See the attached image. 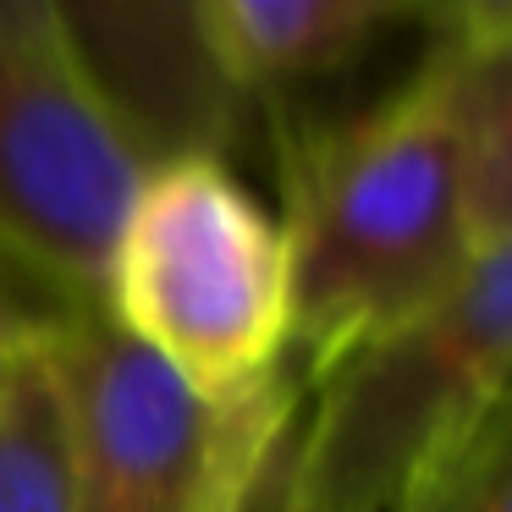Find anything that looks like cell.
Here are the masks:
<instances>
[{
    "label": "cell",
    "instance_id": "6da1fadb",
    "mask_svg": "<svg viewBox=\"0 0 512 512\" xmlns=\"http://www.w3.org/2000/svg\"><path fill=\"white\" fill-rule=\"evenodd\" d=\"M402 89L281 144L292 353L303 375L512 248V17L430 6Z\"/></svg>",
    "mask_w": 512,
    "mask_h": 512
},
{
    "label": "cell",
    "instance_id": "7a4b0ae2",
    "mask_svg": "<svg viewBox=\"0 0 512 512\" xmlns=\"http://www.w3.org/2000/svg\"><path fill=\"white\" fill-rule=\"evenodd\" d=\"M512 248L479 254L419 314L309 369L254 512H391L413 474L507 402Z\"/></svg>",
    "mask_w": 512,
    "mask_h": 512
},
{
    "label": "cell",
    "instance_id": "3957f363",
    "mask_svg": "<svg viewBox=\"0 0 512 512\" xmlns=\"http://www.w3.org/2000/svg\"><path fill=\"white\" fill-rule=\"evenodd\" d=\"M100 309L215 408L287 375L292 259L281 221L221 155L144 171L105 254Z\"/></svg>",
    "mask_w": 512,
    "mask_h": 512
},
{
    "label": "cell",
    "instance_id": "277c9868",
    "mask_svg": "<svg viewBox=\"0 0 512 512\" xmlns=\"http://www.w3.org/2000/svg\"><path fill=\"white\" fill-rule=\"evenodd\" d=\"M67 6L0 0V270L45 303H100L105 254L144 171Z\"/></svg>",
    "mask_w": 512,
    "mask_h": 512
},
{
    "label": "cell",
    "instance_id": "5b68a950",
    "mask_svg": "<svg viewBox=\"0 0 512 512\" xmlns=\"http://www.w3.org/2000/svg\"><path fill=\"white\" fill-rule=\"evenodd\" d=\"M78 512H210L226 490L259 485L298 408V380L215 408L160 358L127 342L100 303L45 314Z\"/></svg>",
    "mask_w": 512,
    "mask_h": 512
},
{
    "label": "cell",
    "instance_id": "8992f818",
    "mask_svg": "<svg viewBox=\"0 0 512 512\" xmlns=\"http://www.w3.org/2000/svg\"><path fill=\"white\" fill-rule=\"evenodd\" d=\"M67 17L100 89L149 160L221 155V127L232 122L237 94L204 56L193 6H67Z\"/></svg>",
    "mask_w": 512,
    "mask_h": 512
},
{
    "label": "cell",
    "instance_id": "52a82bcc",
    "mask_svg": "<svg viewBox=\"0 0 512 512\" xmlns=\"http://www.w3.org/2000/svg\"><path fill=\"white\" fill-rule=\"evenodd\" d=\"M413 6L391 0H193V28L237 100H276L303 83L336 78L375 50Z\"/></svg>",
    "mask_w": 512,
    "mask_h": 512
},
{
    "label": "cell",
    "instance_id": "ba28073f",
    "mask_svg": "<svg viewBox=\"0 0 512 512\" xmlns=\"http://www.w3.org/2000/svg\"><path fill=\"white\" fill-rule=\"evenodd\" d=\"M0 512H78L45 314L0 358Z\"/></svg>",
    "mask_w": 512,
    "mask_h": 512
},
{
    "label": "cell",
    "instance_id": "9c48e42d",
    "mask_svg": "<svg viewBox=\"0 0 512 512\" xmlns=\"http://www.w3.org/2000/svg\"><path fill=\"white\" fill-rule=\"evenodd\" d=\"M391 512H512V408L463 430L402 485Z\"/></svg>",
    "mask_w": 512,
    "mask_h": 512
},
{
    "label": "cell",
    "instance_id": "30bf717a",
    "mask_svg": "<svg viewBox=\"0 0 512 512\" xmlns=\"http://www.w3.org/2000/svg\"><path fill=\"white\" fill-rule=\"evenodd\" d=\"M17 287H23V281H17L12 270H0V358H6V347H12L39 314H50V309H28V298Z\"/></svg>",
    "mask_w": 512,
    "mask_h": 512
},
{
    "label": "cell",
    "instance_id": "8fae6325",
    "mask_svg": "<svg viewBox=\"0 0 512 512\" xmlns=\"http://www.w3.org/2000/svg\"><path fill=\"white\" fill-rule=\"evenodd\" d=\"M265 485V479H259ZM259 485H237V490H226L221 501H215L210 512H254V501H259Z\"/></svg>",
    "mask_w": 512,
    "mask_h": 512
}]
</instances>
